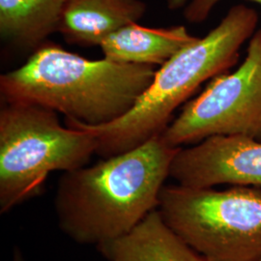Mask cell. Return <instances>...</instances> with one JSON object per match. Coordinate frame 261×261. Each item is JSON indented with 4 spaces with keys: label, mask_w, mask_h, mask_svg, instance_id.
<instances>
[{
    "label": "cell",
    "mask_w": 261,
    "mask_h": 261,
    "mask_svg": "<svg viewBox=\"0 0 261 261\" xmlns=\"http://www.w3.org/2000/svg\"><path fill=\"white\" fill-rule=\"evenodd\" d=\"M179 149L157 136L93 166L64 172L55 197L61 231L75 243L96 247L128 233L158 209Z\"/></svg>",
    "instance_id": "obj_1"
},
{
    "label": "cell",
    "mask_w": 261,
    "mask_h": 261,
    "mask_svg": "<svg viewBox=\"0 0 261 261\" xmlns=\"http://www.w3.org/2000/svg\"><path fill=\"white\" fill-rule=\"evenodd\" d=\"M154 66L89 60L46 42L0 76L2 103L39 106L89 126L125 115L156 74Z\"/></svg>",
    "instance_id": "obj_2"
},
{
    "label": "cell",
    "mask_w": 261,
    "mask_h": 261,
    "mask_svg": "<svg viewBox=\"0 0 261 261\" xmlns=\"http://www.w3.org/2000/svg\"><path fill=\"white\" fill-rule=\"evenodd\" d=\"M257 13L236 5L206 36L184 47L160 66L146 91L132 110L115 121L89 126L65 118L66 125L96 137V154L109 158L161 136L173 112L209 79L224 74L239 58L243 44L254 34Z\"/></svg>",
    "instance_id": "obj_3"
},
{
    "label": "cell",
    "mask_w": 261,
    "mask_h": 261,
    "mask_svg": "<svg viewBox=\"0 0 261 261\" xmlns=\"http://www.w3.org/2000/svg\"><path fill=\"white\" fill-rule=\"evenodd\" d=\"M0 111V213L39 196L54 171L87 166L97 140L89 130L64 127L57 112L27 103Z\"/></svg>",
    "instance_id": "obj_4"
},
{
    "label": "cell",
    "mask_w": 261,
    "mask_h": 261,
    "mask_svg": "<svg viewBox=\"0 0 261 261\" xmlns=\"http://www.w3.org/2000/svg\"><path fill=\"white\" fill-rule=\"evenodd\" d=\"M158 210L207 261H261L260 187L164 186Z\"/></svg>",
    "instance_id": "obj_5"
},
{
    "label": "cell",
    "mask_w": 261,
    "mask_h": 261,
    "mask_svg": "<svg viewBox=\"0 0 261 261\" xmlns=\"http://www.w3.org/2000/svg\"><path fill=\"white\" fill-rule=\"evenodd\" d=\"M161 136L175 148L216 136L261 141V29L252 35L240 67L215 76Z\"/></svg>",
    "instance_id": "obj_6"
},
{
    "label": "cell",
    "mask_w": 261,
    "mask_h": 261,
    "mask_svg": "<svg viewBox=\"0 0 261 261\" xmlns=\"http://www.w3.org/2000/svg\"><path fill=\"white\" fill-rule=\"evenodd\" d=\"M170 177L181 186L261 187V141L246 137L216 136L188 148L172 161Z\"/></svg>",
    "instance_id": "obj_7"
},
{
    "label": "cell",
    "mask_w": 261,
    "mask_h": 261,
    "mask_svg": "<svg viewBox=\"0 0 261 261\" xmlns=\"http://www.w3.org/2000/svg\"><path fill=\"white\" fill-rule=\"evenodd\" d=\"M145 11L142 0H67L58 32L72 45L100 46L114 31L138 22Z\"/></svg>",
    "instance_id": "obj_8"
},
{
    "label": "cell",
    "mask_w": 261,
    "mask_h": 261,
    "mask_svg": "<svg viewBox=\"0 0 261 261\" xmlns=\"http://www.w3.org/2000/svg\"><path fill=\"white\" fill-rule=\"evenodd\" d=\"M97 249L108 261H207L167 224L158 209L128 233Z\"/></svg>",
    "instance_id": "obj_9"
},
{
    "label": "cell",
    "mask_w": 261,
    "mask_h": 261,
    "mask_svg": "<svg viewBox=\"0 0 261 261\" xmlns=\"http://www.w3.org/2000/svg\"><path fill=\"white\" fill-rule=\"evenodd\" d=\"M197 39L183 25L152 28L134 22L105 38L100 47L109 60L155 67L164 65Z\"/></svg>",
    "instance_id": "obj_10"
},
{
    "label": "cell",
    "mask_w": 261,
    "mask_h": 261,
    "mask_svg": "<svg viewBox=\"0 0 261 261\" xmlns=\"http://www.w3.org/2000/svg\"><path fill=\"white\" fill-rule=\"evenodd\" d=\"M67 0H0L1 38L16 47L33 49L58 32Z\"/></svg>",
    "instance_id": "obj_11"
},
{
    "label": "cell",
    "mask_w": 261,
    "mask_h": 261,
    "mask_svg": "<svg viewBox=\"0 0 261 261\" xmlns=\"http://www.w3.org/2000/svg\"><path fill=\"white\" fill-rule=\"evenodd\" d=\"M221 0H190L186 5L184 16L190 22L205 20L212 9ZM261 5V0H252Z\"/></svg>",
    "instance_id": "obj_12"
},
{
    "label": "cell",
    "mask_w": 261,
    "mask_h": 261,
    "mask_svg": "<svg viewBox=\"0 0 261 261\" xmlns=\"http://www.w3.org/2000/svg\"><path fill=\"white\" fill-rule=\"evenodd\" d=\"M190 0H168V9L177 10L184 7Z\"/></svg>",
    "instance_id": "obj_13"
},
{
    "label": "cell",
    "mask_w": 261,
    "mask_h": 261,
    "mask_svg": "<svg viewBox=\"0 0 261 261\" xmlns=\"http://www.w3.org/2000/svg\"><path fill=\"white\" fill-rule=\"evenodd\" d=\"M13 261H27L22 252L19 250V248H16L14 251V254H13Z\"/></svg>",
    "instance_id": "obj_14"
}]
</instances>
